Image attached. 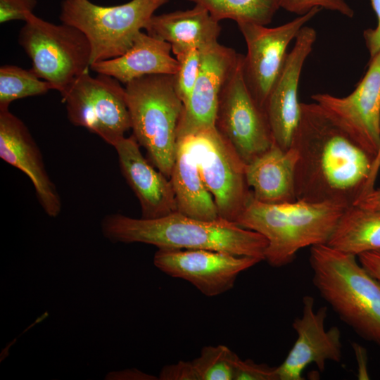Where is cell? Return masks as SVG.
I'll return each mask as SVG.
<instances>
[{
    "mask_svg": "<svg viewBox=\"0 0 380 380\" xmlns=\"http://www.w3.org/2000/svg\"><path fill=\"white\" fill-rule=\"evenodd\" d=\"M291 146L297 152V200L353 205L374 187L380 160L372 158L316 102L300 103Z\"/></svg>",
    "mask_w": 380,
    "mask_h": 380,
    "instance_id": "1",
    "label": "cell"
},
{
    "mask_svg": "<svg viewBox=\"0 0 380 380\" xmlns=\"http://www.w3.org/2000/svg\"><path fill=\"white\" fill-rule=\"evenodd\" d=\"M112 243H142L158 248L208 249L265 260L267 239L224 219L203 220L175 212L155 219L109 214L101 222Z\"/></svg>",
    "mask_w": 380,
    "mask_h": 380,
    "instance_id": "2",
    "label": "cell"
},
{
    "mask_svg": "<svg viewBox=\"0 0 380 380\" xmlns=\"http://www.w3.org/2000/svg\"><path fill=\"white\" fill-rule=\"evenodd\" d=\"M348 206L335 202L266 204L251 196L236 223L267 241L265 260L280 267L292 262L302 248L327 244Z\"/></svg>",
    "mask_w": 380,
    "mask_h": 380,
    "instance_id": "3",
    "label": "cell"
},
{
    "mask_svg": "<svg viewBox=\"0 0 380 380\" xmlns=\"http://www.w3.org/2000/svg\"><path fill=\"white\" fill-rule=\"evenodd\" d=\"M309 262L321 296L358 335L380 346V283L356 255L327 244L311 246Z\"/></svg>",
    "mask_w": 380,
    "mask_h": 380,
    "instance_id": "4",
    "label": "cell"
},
{
    "mask_svg": "<svg viewBox=\"0 0 380 380\" xmlns=\"http://www.w3.org/2000/svg\"><path fill=\"white\" fill-rule=\"evenodd\" d=\"M132 135L149 161L170 178L177 147L183 103L174 75H148L125 87Z\"/></svg>",
    "mask_w": 380,
    "mask_h": 380,
    "instance_id": "5",
    "label": "cell"
},
{
    "mask_svg": "<svg viewBox=\"0 0 380 380\" xmlns=\"http://www.w3.org/2000/svg\"><path fill=\"white\" fill-rule=\"evenodd\" d=\"M169 0H131L103 6L90 0H63L59 18L88 39L91 65L125 53L155 11Z\"/></svg>",
    "mask_w": 380,
    "mask_h": 380,
    "instance_id": "6",
    "label": "cell"
},
{
    "mask_svg": "<svg viewBox=\"0 0 380 380\" xmlns=\"http://www.w3.org/2000/svg\"><path fill=\"white\" fill-rule=\"evenodd\" d=\"M18 43L31 60L32 72L61 94L89 72L90 43L72 25L52 23L32 13L19 32Z\"/></svg>",
    "mask_w": 380,
    "mask_h": 380,
    "instance_id": "7",
    "label": "cell"
},
{
    "mask_svg": "<svg viewBox=\"0 0 380 380\" xmlns=\"http://www.w3.org/2000/svg\"><path fill=\"white\" fill-rule=\"evenodd\" d=\"M69 121L115 145L131 129L125 89L115 78L89 72L78 77L61 94Z\"/></svg>",
    "mask_w": 380,
    "mask_h": 380,
    "instance_id": "8",
    "label": "cell"
},
{
    "mask_svg": "<svg viewBox=\"0 0 380 380\" xmlns=\"http://www.w3.org/2000/svg\"><path fill=\"white\" fill-rule=\"evenodd\" d=\"M186 136L219 217L236 222L252 196L246 181V164L215 126Z\"/></svg>",
    "mask_w": 380,
    "mask_h": 380,
    "instance_id": "9",
    "label": "cell"
},
{
    "mask_svg": "<svg viewBox=\"0 0 380 380\" xmlns=\"http://www.w3.org/2000/svg\"><path fill=\"white\" fill-rule=\"evenodd\" d=\"M243 57L239 54L220 93L215 126L247 164L266 151L274 140L265 111L245 82Z\"/></svg>",
    "mask_w": 380,
    "mask_h": 380,
    "instance_id": "10",
    "label": "cell"
},
{
    "mask_svg": "<svg viewBox=\"0 0 380 380\" xmlns=\"http://www.w3.org/2000/svg\"><path fill=\"white\" fill-rule=\"evenodd\" d=\"M320 11L314 8L274 27L250 23L237 24L247 46V53L243 57V77L252 96L262 109L283 68L290 43Z\"/></svg>",
    "mask_w": 380,
    "mask_h": 380,
    "instance_id": "11",
    "label": "cell"
},
{
    "mask_svg": "<svg viewBox=\"0 0 380 380\" xmlns=\"http://www.w3.org/2000/svg\"><path fill=\"white\" fill-rule=\"evenodd\" d=\"M345 132L372 158L380 160V50L355 89L339 97L328 93L312 96Z\"/></svg>",
    "mask_w": 380,
    "mask_h": 380,
    "instance_id": "12",
    "label": "cell"
},
{
    "mask_svg": "<svg viewBox=\"0 0 380 380\" xmlns=\"http://www.w3.org/2000/svg\"><path fill=\"white\" fill-rule=\"evenodd\" d=\"M260 261L208 249L158 248L153 257V264L160 271L187 281L208 297L229 291L240 273Z\"/></svg>",
    "mask_w": 380,
    "mask_h": 380,
    "instance_id": "13",
    "label": "cell"
},
{
    "mask_svg": "<svg viewBox=\"0 0 380 380\" xmlns=\"http://www.w3.org/2000/svg\"><path fill=\"white\" fill-rule=\"evenodd\" d=\"M316 39L317 32L314 28L307 25L301 28L264 105L274 142L284 150L291 147L299 124L300 78Z\"/></svg>",
    "mask_w": 380,
    "mask_h": 380,
    "instance_id": "14",
    "label": "cell"
},
{
    "mask_svg": "<svg viewBox=\"0 0 380 380\" xmlns=\"http://www.w3.org/2000/svg\"><path fill=\"white\" fill-rule=\"evenodd\" d=\"M315 298H303L300 317L292 324L297 338L284 362L277 367L278 380H303L302 373L307 366L314 363L320 372L327 361L339 362L342 357L341 331L337 327L326 330L324 322L327 307L314 310Z\"/></svg>",
    "mask_w": 380,
    "mask_h": 380,
    "instance_id": "15",
    "label": "cell"
},
{
    "mask_svg": "<svg viewBox=\"0 0 380 380\" xmlns=\"http://www.w3.org/2000/svg\"><path fill=\"white\" fill-rule=\"evenodd\" d=\"M199 51L200 71L191 94L183 106L177 139L215 127L220 93L240 54L218 42Z\"/></svg>",
    "mask_w": 380,
    "mask_h": 380,
    "instance_id": "16",
    "label": "cell"
},
{
    "mask_svg": "<svg viewBox=\"0 0 380 380\" xmlns=\"http://www.w3.org/2000/svg\"><path fill=\"white\" fill-rule=\"evenodd\" d=\"M0 158L27 176L48 216L56 217L61 213V198L41 151L25 124L9 109L0 110Z\"/></svg>",
    "mask_w": 380,
    "mask_h": 380,
    "instance_id": "17",
    "label": "cell"
},
{
    "mask_svg": "<svg viewBox=\"0 0 380 380\" xmlns=\"http://www.w3.org/2000/svg\"><path fill=\"white\" fill-rule=\"evenodd\" d=\"M114 148L121 173L139 202L141 217L155 219L177 212L170 178L143 156L134 137H125Z\"/></svg>",
    "mask_w": 380,
    "mask_h": 380,
    "instance_id": "18",
    "label": "cell"
},
{
    "mask_svg": "<svg viewBox=\"0 0 380 380\" xmlns=\"http://www.w3.org/2000/svg\"><path fill=\"white\" fill-rule=\"evenodd\" d=\"M297 152L284 150L274 142L246 165V177L253 197L260 203L277 204L296 200L295 170Z\"/></svg>",
    "mask_w": 380,
    "mask_h": 380,
    "instance_id": "19",
    "label": "cell"
},
{
    "mask_svg": "<svg viewBox=\"0 0 380 380\" xmlns=\"http://www.w3.org/2000/svg\"><path fill=\"white\" fill-rule=\"evenodd\" d=\"M171 51L169 43L141 31L125 53L94 63L90 68L125 84L148 75H175L178 62L172 57Z\"/></svg>",
    "mask_w": 380,
    "mask_h": 380,
    "instance_id": "20",
    "label": "cell"
},
{
    "mask_svg": "<svg viewBox=\"0 0 380 380\" xmlns=\"http://www.w3.org/2000/svg\"><path fill=\"white\" fill-rule=\"evenodd\" d=\"M144 29L169 43L176 55L193 48L200 50L217 42L221 27L206 9L195 5L186 11L153 15Z\"/></svg>",
    "mask_w": 380,
    "mask_h": 380,
    "instance_id": "21",
    "label": "cell"
},
{
    "mask_svg": "<svg viewBox=\"0 0 380 380\" xmlns=\"http://www.w3.org/2000/svg\"><path fill=\"white\" fill-rule=\"evenodd\" d=\"M170 179L177 212L203 220L220 218L214 199L202 180L194 150L186 136L177 139Z\"/></svg>",
    "mask_w": 380,
    "mask_h": 380,
    "instance_id": "22",
    "label": "cell"
},
{
    "mask_svg": "<svg viewBox=\"0 0 380 380\" xmlns=\"http://www.w3.org/2000/svg\"><path fill=\"white\" fill-rule=\"evenodd\" d=\"M327 244L356 256L380 251V210L356 205L349 206L340 217Z\"/></svg>",
    "mask_w": 380,
    "mask_h": 380,
    "instance_id": "23",
    "label": "cell"
},
{
    "mask_svg": "<svg viewBox=\"0 0 380 380\" xmlns=\"http://www.w3.org/2000/svg\"><path fill=\"white\" fill-rule=\"evenodd\" d=\"M206 9L216 20L267 25L279 8L277 0H189Z\"/></svg>",
    "mask_w": 380,
    "mask_h": 380,
    "instance_id": "24",
    "label": "cell"
},
{
    "mask_svg": "<svg viewBox=\"0 0 380 380\" xmlns=\"http://www.w3.org/2000/svg\"><path fill=\"white\" fill-rule=\"evenodd\" d=\"M51 89L52 85L38 77L31 69L15 65L0 68V110H8L15 100L44 94Z\"/></svg>",
    "mask_w": 380,
    "mask_h": 380,
    "instance_id": "25",
    "label": "cell"
},
{
    "mask_svg": "<svg viewBox=\"0 0 380 380\" xmlns=\"http://www.w3.org/2000/svg\"><path fill=\"white\" fill-rule=\"evenodd\" d=\"M238 357L226 346H207L192 362L200 380H233Z\"/></svg>",
    "mask_w": 380,
    "mask_h": 380,
    "instance_id": "26",
    "label": "cell"
},
{
    "mask_svg": "<svg viewBox=\"0 0 380 380\" xmlns=\"http://www.w3.org/2000/svg\"><path fill=\"white\" fill-rule=\"evenodd\" d=\"M175 56L178 68L174 75L175 87L184 106L188 101L198 77L201 53L198 49L193 48L179 53Z\"/></svg>",
    "mask_w": 380,
    "mask_h": 380,
    "instance_id": "27",
    "label": "cell"
},
{
    "mask_svg": "<svg viewBox=\"0 0 380 380\" xmlns=\"http://www.w3.org/2000/svg\"><path fill=\"white\" fill-rule=\"evenodd\" d=\"M279 7L290 13L304 15L314 8H324L353 18L354 11L346 0H277Z\"/></svg>",
    "mask_w": 380,
    "mask_h": 380,
    "instance_id": "28",
    "label": "cell"
},
{
    "mask_svg": "<svg viewBox=\"0 0 380 380\" xmlns=\"http://www.w3.org/2000/svg\"><path fill=\"white\" fill-rule=\"evenodd\" d=\"M233 380H278L277 367L258 364L251 360H236Z\"/></svg>",
    "mask_w": 380,
    "mask_h": 380,
    "instance_id": "29",
    "label": "cell"
},
{
    "mask_svg": "<svg viewBox=\"0 0 380 380\" xmlns=\"http://www.w3.org/2000/svg\"><path fill=\"white\" fill-rule=\"evenodd\" d=\"M37 4V0H0V23L26 21Z\"/></svg>",
    "mask_w": 380,
    "mask_h": 380,
    "instance_id": "30",
    "label": "cell"
},
{
    "mask_svg": "<svg viewBox=\"0 0 380 380\" xmlns=\"http://www.w3.org/2000/svg\"><path fill=\"white\" fill-rule=\"evenodd\" d=\"M158 378L160 380H200L192 360H180L175 364L164 366Z\"/></svg>",
    "mask_w": 380,
    "mask_h": 380,
    "instance_id": "31",
    "label": "cell"
},
{
    "mask_svg": "<svg viewBox=\"0 0 380 380\" xmlns=\"http://www.w3.org/2000/svg\"><path fill=\"white\" fill-rule=\"evenodd\" d=\"M376 16V25L374 28L365 30L363 36L370 58L380 50V0H370Z\"/></svg>",
    "mask_w": 380,
    "mask_h": 380,
    "instance_id": "32",
    "label": "cell"
},
{
    "mask_svg": "<svg viewBox=\"0 0 380 380\" xmlns=\"http://www.w3.org/2000/svg\"><path fill=\"white\" fill-rule=\"evenodd\" d=\"M357 257L363 267L380 283V251L365 252Z\"/></svg>",
    "mask_w": 380,
    "mask_h": 380,
    "instance_id": "33",
    "label": "cell"
},
{
    "mask_svg": "<svg viewBox=\"0 0 380 380\" xmlns=\"http://www.w3.org/2000/svg\"><path fill=\"white\" fill-rule=\"evenodd\" d=\"M107 380H154L158 377L143 372L137 369L131 368L121 371L110 372L106 375Z\"/></svg>",
    "mask_w": 380,
    "mask_h": 380,
    "instance_id": "34",
    "label": "cell"
},
{
    "mask_svg": "<svg viewBox=\"0 0 380 380\" xmlns=\"http://www.w3.org/2000/svg\"><path fill=\"white\" fill-rule=\"evenodd\" d=\"M354 205L365 208L380 210V186H374L363 195Z\"/></svg>",
    "mask_w": 380,
    "mask_h": 380,
    "instance_id": "35",
    "label": "cell"
}]
</instances>
